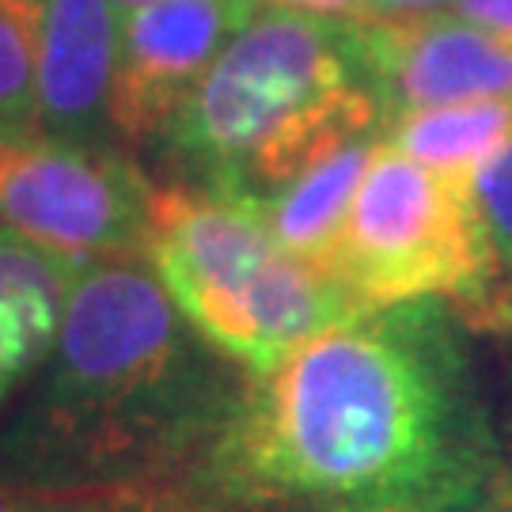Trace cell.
Instances as JSON below:
<instances>
[{
    "label": "cell",
    "instance_id": "cell-1",
    "mask_svg": "<svg viewBox=\"0 0 512 512\" xmlns=\"http://www.w3.org/2000/svg\"><path fill=\"white\" fill-rule=\"evenodd\" d=\"M512 452L448 300L365 308L247 376L164 512H482Z\"/></svg>",
    "mask_w": 512,
    "mask_h": 512
},
{
    "label": "cell",
    "instance_id": "cell-2",
    "mask_svg": "<svg viewBox=\"0 0 512 512\" xmlns=\"http://www.w3.org/2000/svg\"><path fill=\"white\" fill-rule=\"evenodd\" d=\"M243 380L148 258L84 262L54 346L0 414V478L42 497L164 494Z\"/></svg>",
    "mask_w": 512,
    "mask_h": 512
},
{
    "label": "cell",
    "instance_id": "cell-3",
    "mask_svg": "<svg viewBox=\"0 0 512 512\" xmlns=\"http://www.w3.org/2000/svg\"><path fill=\"white\" fill-rule=\"evenodd\" d=\"M372 133H384V107L346 19L258 8L152 148L175 183L258 205Z\"/></svg>",
    "mask_w": 512,
    "mask_h": 512
},
{
    "label": "cell",
    "instance_id": "cell-4",
    "mask_svg": "<svg viewBox=\"0 0 512 512\" xmlns=\"http://www.w3.org/2000/svg\"><path fill=\"white\" fill-rule=\"evenodd\" d=\"M145 258L186 323L247 376L365 311L334 277L285 251L255 202L186 183L152 190Z\"/></svg>",
    "mask_w": 512,
    "mask_h": 512
},
{
    "label": "cell",
    "instance_id": "cell-5",
    "mask_svg": "<svg viewBox=\"0 0 512 512\" xmlns=\"http://www.w3.org/2000/svg\"><path fill=\"white\" fill-rule=\"evenodd\" d=\"M327 274L357 308L448 300L459 315L475 311V327H490L509 304L475 186L414 164L387 137L353 198Z\"/></svg>",
    "mask_w": 512,
    "mask_h": 512
},
{
    "label": "cell",
    "instance_id": "cell-6",
    "mask_svg": "<svg viewBox=\"0 0 512 512\" xmlns=\"http://www.w3.org/2000/svg\"><path fill=\"white\" fill-rule=\"evenodd\" d=\"M152 190L118 148L0 133V228L61 258H145Z\"/></svg>",
    "mask_w": 512,
    "mask_h": 512
},
{
    "label": "cell",
    "instance_id": "cell-7",
    "mask_svg": "<svg viewBox=\"0 0 512 512\" xmlns=\"http://www.w3.org/2000/svg\"><path fill=\"white\" fill-rule=\"evenodd\" d=\"M349 46L384 107L399 114L459 103H512V42L467 19H357Z\"/></svg>",
    "mask_w": 512,
    "mask_h": 512
},
{
    "label": "cell",
    "instance_id": "cell-8",
    "mask_svg": "<svg viewBox=\"0 0 512 512\" xmlns=\"http://www.w3.org/2000/svg\"><path fill=\"white\" fill-rule=\"evenodd\" d=\"M258 0H156L129 8L110 122L122 148H152L228 42L258 16Z\"/></svg>",
    "mask_w": 512,
    "mask_h": 512
},
{
    "label": "cell",
    "instance_id": "cell-9",
    "mask_svg": "<svg viewBox=\"0 0 512 512\" xmlns=\"http://www.w3.org/2000/svg\"><path fill=\"white\" fill-rule=\"evenodd\" d=\"M126 8L35 0V133L76 148H126L110 122Z\"/></svg>",
    "mask_w": 512,
    "mask_h": 512
},
{
    "label": "cell",
    "instance_id": "cell-10",
    "mask_svg": "<svg viewBox=\"0 0 512 512\" xmlns=\"http://www.w3.org/2000/svg\"><path fill=\"white\" fill-rule=\"evenodd\" d=\"M80 266L0 228V414L54 346Z\"/></svg>",
    "mask_w": 512,
    "mask_h": 512
},
{
    "label": "cell",
    "instance_id": "cell-11",
    "mask_svg": "<svg viewBox=\"0 0 512 512\" xmlns=\"http://www.w3.org/2000/svg\"><path fill=\"white\" fill-rule=\"evenodd\" d=\"M380 145H384V133L361 137V141L338 148L327 160L308 167L277 198L258 202L262 217L274 228V236L281 239L285 251H293L296 258H304L308 266L327 274L330 255H334L349 209H353V198L365 183Z\"/></svg>",
    "mask_w": 512,
    "mask_h": 512
},
{
    "label": "cell",
    "instance_id": "cell-12",
    "mask_svg": "<svg viewBox=\"0 0 512 512\" xmlns=\"http://www.w3.org/2000/svg\"><path fill=\"white\" fill-rule=\"evenodd\" d=\"M509 129L512 103H459L399 114L384 126V137L414 164L459 186H475L478 167L509 137Z\"/></svg>",
    "mask_w": 512,
    "mask_h": 512
},
{
    "label": "cell",
    "instance_id": "cell-13",
    "mask_svg": "<svg viewBox=\"0 0 512 512\" xmlns=\"http://www.w3.org/2000/svg\"><path fill=\"white\" fill-rule=\"evenodd\" d=\"M0 133H35V0H0Z\"/></svg>",
    "mask_w": 512,
    "mask_h": 512
},
{
    "label": "cell",
    "instance_id": "cell-14",
    "mask_svg": "<svg viewBox=\"0 0 512 512\" xmlns=\"http://www.w3.org/2000/svg\"><path fill=\"white\" fill-rule=\"evenodd\" d=\"M475 202L486 224V236L494 243L497 266L512 285V129L509 137L490 152V160L475 175Z\"/></svg>",
    "mask_w": 512,
    "mask_h": 512
},
{
    "label": "cell",
    "instance_id": "cell-15",
    "mask_svg": "<svg viewBox=\"0 0 512 512\" xmlns=\"http://www.w3.org/2000/svg\"><path fill=\"white\" fill-rule=\"evenodd\" d=\"M262 8H281V12H304L319 19H372V0H258Z\"/></svg>",
    "mask_w": 512,
    "mask_h": 512
},
{
    "label": "cell",
    "instance_id": "cell-16",
    "mask_svg": "<svg viewBox=\"0 0 512 512\" xmlns=\"http://www.w3.org/2000/svg\"><path fill=\"white\" fill-rule=\"evenodd\" d=\"M452 16L467 19L482 31L512 42V0H456Z\"/></svg>",
    "mask_w": 512,
    "mask_h": 512
},
{
    "label": "cell",
    "instance_id": "cell-17",
    "mask_svg": "<svg viewBox=\"0 0 512 512\" xmlns=\"http://www.w3.org/2000/svg\"><path fill=\"white\" fill-rule=\"evenodd\" d=\"M50 512H164L148 497H57Z\"/></svg>",
    "mask_w": 512,
    "mask_h": 512
},
{
    "label": "cell",
    "instance_id": "cell-18",
    "mask_svg": "<svg viewBox=\"0 0 512 512\" xmlns=\"http://www.w3.org/2000/svg\"><path fill=\"white\" fill-rule=\"evenodd\" d=\"M456 0H372V19H425L452 12Z\"/></svg>",
    "mask_w": 512,
    "mask_h": 512
},
{
    "label": "cell",
    "instance_id": "cell-19",
    "mask_svg": "<svg viewBox=\"0 0 512 512\" xmlns=\"http://www.w3.org/2000/svg\"><path fill=\"white\" fill-rule=\"evenodd\" d=\"M57 497H42L31 490H19L12 482L0 478V512H50Z\"/></svg>",
    "mask_w": 512,
    "mask_h": 512
},
{
    "label": "cell",
    "instance_id": "cell-20",
    "mask_svg": "<svg viewBox=\"0 0 512 512\" xmlns=\"http://www.w3.org/2000/svg\"><path fill=\"white\" fill-rule=\"evenodd\" d=\"M482 512H512V463H509V471L501 475V482L494 486L490 501L482 505Z\"/></svg>",
    "mask_w": 512,
    "mask_h": 512
},
{
    "label": "cell",
    "instance_id": "cell-21",
    "mask_svg": "<svg viewBox=\"0 0 512 512\" xmlns=\"http://www.w3.org/2000/svg\"><path fill=\"white\" fill-rule=\"evenodd\" d=\"M114 4H122V8H145V4H156V0H114Z\"/></svg>",
    "mask_w": 512,
    "mask_h": 512
},
{
    "label": "cell",
    "instance_id": "cell-22",
    "mask_svg": "<svg viewBox=\"0 0 512 512\" xmlns=\"http://www.w3.org/2000/svg\"><path fill=\"white\" fill-rule=\"evenodd\" d=\"M342 512H406V509H342Z\"/></svg>",
    "mask_w": 512,
    "mask_h": 512
},
{
    "label": "cell",
    "instance_id": "cell-23",
    "mask_svg": "<svg viewBox=\"0 0 512 512\" xmlns=\"http://www.w3.org/2000/svg\"><path fill=\"white\" fill-rule=\"evenodd\" d=\"M509 452H512V448H509Z\"/></svg>",
    "mask_w": 512,
    "mask_h": 512
}]
</instances>
